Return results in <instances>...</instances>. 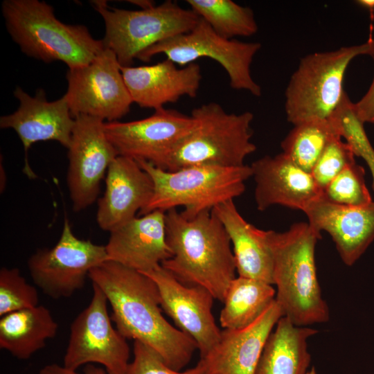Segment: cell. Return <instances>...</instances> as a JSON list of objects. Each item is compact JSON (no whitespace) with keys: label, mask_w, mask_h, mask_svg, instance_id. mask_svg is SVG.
Instances as JSON below:
<instances>
[{"label":"cell","mask_w":374,"mask_h":374,"mask_svg":"<svg viewBox=\"0 0 374 374\" xmlns=\"http://www.w3.org/2000/svg\"><path fill=\"white\" fill-rule=\"evenodd\" d=\"M260 48L259 42H244L222 37L200 18L190 32L150 46L141 53L136 59L148 62L154 55L163 54L166 59L184 66L197 59L208 57L226 71L231 88L244 90L259 97L261 87L251 76V65Z\"/></svg>","instance_id":"obj_9"},{"label":"cell","mask_w":374,"mask_h":374,"mask_svg":"<svg viewBox=\"0 0 374 374\" xmlns=\"http://www.w3.org/2000/svg\"><path fill=\"white\" fill-rule=\"evenodd\" d=\"M256 183L254 197L258 211L280 205L303 212L322 195L311 173L296 166L283 152L265 156L250 166Z\"/></svg>","instance_id":"obj_20"},{"label":"cell","mask_w":374,"mask_h":374,"mask_svg":"<svg viewBox=\"0 0 374 374\" xmlns=\"http://www.w3.org/2000/svg\"><path fill=\"white\" fill-rule=\"evenodd\" d=\"M359 5L368 9L369 10H374V0H359L356 1Z\"/></svg>","instance_id":"obj_37"},{"label":"cell","mask_w":374,"mask_h":374,"mask_svg":"<svg viewBox=\"0 0 374 374\" xmlns=\"http://www.w3.org/2000/svg\"><path fill=\"white\" fill-rule=\"evenodd\" d=\"M303 212L309 224L318 232L328 233L341 259L351 266L374 240V202L362 206L332 203L321 196Z\"/></svg>","instance_id":"obj_19"},{"label":"cell","mask_w":374,"mask_h":374,"mask_svg":"<svg viewBox=\"0 0 374 374\" xmlns=\"http://www.w3.org/2000/svg\"><path fill=\"white\" fill-rule=\"evenodd\" d=\"M322 197L340 205L362 206L373 202L364 179V169L353 163L346 167L323 190Z\"/></svg>","instance_id":"obj_30"},{"label":"cell","mask_w":374,"mask_h":374,"mask_svg":"<svg viewBox=\"0 0 374 374\" xmlns=\"http://www.w3.org/2000/svg\"><path fill=\"white\" fill-rule=\"evenodd\" d=\"M1 11L6 29L21 51L45 63L60 61L74 69L87 65L105 48L85 26L60 21L45 1L4 0Z\"/></svg>","instance_id":"obj_4"},{"label":"cell","mask_w":374,"mask_h":374,"mask_svg":"<svg viewBox=\"0 0 374 374\" xmlns=\"http://www.w3.org/2000/svg\"><path fill=\"white\" fill-rule=\"evenodd\" d=\"M166 212L156 210L134 217L110 232L108 260L144 273L172 256L166 241Z\"/></svg>","instance_id":"obj_22"},{"label":"cell","mask_w":374,"mask_h":374,"mask_svg":"<svg viewBox=\"0 0 374 374\" xmlns=\"http://www.w3.org/2000/svg\"><path fill=\"white\" fill-rule=\"evenodd\" d=\"M276 289L258 280L236 276L224 298L220 323L224 329L245 327L256 319L275 300Z\"/></svg>","instance_id":"obj_26"},{"label":"cell","mask_w":374,"mask_h":374,"mask_svg":"<svg viewBox=\"0 0 374 374\" xmlns=\"http://www.w3.org/2000/svg\"><path fill=\"white\" fill-rule=\"evenodd\" d=\"M283 317L275 299L251 324L221 330L217 344L199 362L204 374H254L266 342Z\"/></svg>","instance_id":"obj_16"},{"label":"cell","mask_w":374,"mask_h":374,"mask_svg":"<svg viewBox=\"0 0 374 374\" xmlns=\"http://www.w3.org/2000/svg\"><path fill=\"white\" fill-rule=\"evenodd\" d=\"M39 374H107L105 368L96 366L93 364L85 365L82 373L66 368L57 364H51L44 366L39 371Z\"/></svg>","instance_id":"obj_35"},{"label":"cell","mask_w":374,"mask_h":374,"mask_svg":"<svg viewBox=\"0 0 374 374\" xmlns=\"http://www.w3.org/2000/svg\"><path fill=\"white\" fill-rule=\"evenodd\" d=\"M63 96L73 118L87 115L118 121L133 103L114 53L104 48L87 65L69 69Z\"/></svg>","instance_id":"obj_12"},{"label":"cell","mask_w":374,"mask_h":374,"mask_svg":"<svg viewBox=\"0 0 374 374\" xmlns=\"http://www.w3.org/2000/svg\"><path fill=\"white\" fill-rule=\"evenodd\" d=\"M317 332L283 317L266 342L254 374H306L311 362L308 340Z\"/></svg>","instance_id":"obj_24"},{"label":"cell","mask_w":374,"mask_h":374,"mask_svg":"<svg viewBox=\"0 0 374 374\" xmlns=\"http://www.w3.org/2000/svg\"><path fill=\"white\" fill-rule=\"evenodd\" d=\"M92 286L89 305L71 324L62 366L77 371L83 365L98 364L107 374H125L130 363L127 339L113 327L105 294Z\"/></svg>","instance_id":"obj_10"},{"label":"cell","mask_w":374,"mask_h":374,"mask_svg":"<svg viewBox=\"0 0 374 374\" xmlns=\"http://www.w3.org/2000/svg\"><path fill=\"white\" fill-rule=\"evenodd\" d=\"M154 183L134 159L118 155L108 168L105 191L98 201L96 221L101 229L112 232L136 217L149 203Z\"/></svg>","instance_id":"obj_17"},{"label":"cell","mask_w":374,"mask_h":374,"mask_svg":"<svg viewBox=\"0 0 374 374\" xmlns=\"http://www.w3.org/2000/svg\"><path fill=\"white\" fill-rule=\"evenodd\" d=\"M143 274L155 283L163 311L179 330L194 340L200 358L204 357L221 334L212 313L213 296L202 286L182 283L161 265Z\"/></svg>","instance_id":"obj_15"},{"label":"cell","mask_w":374,"mask_h":374,"mask_svg":"<svg viewBox=\"0 0 374 374\" xmlns=\"http://www.w3.org/2000/svg\"><path fill=\"white\" fill-rule=\"evenodd\" d=\"M13 94L19 107L13 113L0 118V127L12 129L21 140L25 153L39 141H55L68 148L75 124L64 96L48 101L43 89L32 96L20 87Z\"/></svg>","instance_id":"obj_18"},{"label":"cell","mask_w":374,"mask_h":374,"mask_svg":"<svg viewBox=\"0 0 374 374\" xmlns=\"http://www.w3.org/2000/svg\"><path fill=\"white\" fill-rule=\"evenodd\" d=\"M39 305L37 288L29 284L17 268L0 270V317Z\"/></svg>","instance_id":"obj_31"},{"label":"cell","mask_w":374,"mask_h":374,"mask_svg":"<svg viewBox=\"0 0 374 374\" xmlns=\"http://www.w3.org/2000/svg\"><path fill=\"white\" fill-rule=\"evenodd\" d=\"M355 163L350 147L339 135L332 137L314 166L311 174L323 190L346 167Z\"/></svg>","instance_id":"obj_32"},{"label":"cell","mask_w":374,"mask_h":374,"mask_svg":"<svg viewBox=\"0 0 374 374\" xmlns=\"http://www.w3.org/2000/svg\"><path fill=\"white\" fill-rule=\"evenodd\" d=\"M370 51L368 55L374 61V39L368 40ZM355 108L359 118L364 123L374 124V77L366 93L356 103Z\"/></svg>","instance_id":"obj_34"},{"label":"cell","mask_w":374,"mask_h":374,"mask_svg":"<svg viewBox=\"0 0 374 374\" xmlns=\"http://www.w3.org/2000/svg\"><path fill=\"white\" fill-rule=\"evenodd\" d=\"M273 260L276 301L284 317L297 326L327 322L329 308L322 296L317 274L315 247L321 233L308 222L288 230L267 231Z\"/></svg>","instance_id":"obj_3"},{"label":"cell","mask_w":374,"mask_h":374,"mask_svg":"<svg viewBox=\"0 0 374 374\" xmlns=\"http://www.w3.org/2000/svg\"><path fill=\"white\" fill-rule=\"evenodd\" d=\"M128 1L132 4L139 6L141 8V10L148 9L156 6L154 1L149 0H132Z\"/></svg>","instance_id":"obj_36"},{"label":"cell","mask_w":374,"mask_h":374,"mask_svg":"<svg viewBox=\"0 0 374 374\" xmlns=\"http://www.w3.org/2000/svg\"><path fill=\"white\" fill-rule=\"evenodd\" d=\"M104 20L105 48L113 51L122 66H130L145 49L192 30L200 17L172 1L138 10L112 8L106 1H92Z\"/></svg>","instance_id":"obj_8"},{"label":"cell","mask_w":374,"mask_h":374,"mask_svg":"<svg viewBox=\"0 0 374 374\" xmlns=\"http://www.w3.org/2000/svg\"><path fill=\"white\" fill-rule=\"evenodd\" d=\"M212 211L229 235L238 276L273 285V260L267 231L244 220L233 200L223 202Z\"/></svg>","instance_id":"obj_23"},{"label":"cell","mask_w":374,"mask_h":374,"mask_svg":"<svg viewBox=\"0 0 374 374\" xmlns=\"http://www.w3.org/2000/svg\"><path fill=\"white\" fill-rule=\"evenodd\" d=\"M121 71L133 103L154 111L184 96L195 98L202 80L195 62L178 68L166 59L152 65L121 66Z\"/></svg>","instance_id":"obj_21"},{"label":"cell","mask_w":374,"mask_h":374,"mask_svg":"<svg viewBox=\"0 0 374 374\" xmlns=\"http://www.w3.org/2000/svg\"><path fill=\"white\" fill-rule=\"evenodd\" d=\"M195 125L176 146L163 170L194 166L240 167L256 150L250 112L229 113L215 102L193 109Z\"/></svg>","instance_id":"obj_6"},{"label":"cell","mask_w":374,"mask_h":374,"mask_svg":"<svg viewBox=\"0 0 374 374\" xmlns=\"http://www.w3.org/2000/svg\"><path fill=\"white\" fill-rule=\"evenodd\" d=\"M339 134L345 139L355 156L362 158L366 163L373 181L374 188V148L366 133L364 123L359 118L353 103L347 94L330 117Z\"/></svg>","instance_id":"obj_29"},{"label":"cell","mask_w":374,"mask_h":374,"mask_svg":"<svg viewBox=\"0 0 374 374\" xmlns=\"http://www.w3.org/2000/svg\"><path fill=\"white\" fill-rule=\"evenodd\" d=\"M306 374H318L315 368L314 367H312Z\"/></svg>","instance_id":"obj_38"},{"label":"cell","mask_w":374,"mask_h":374,"mask_svg":"<svg viewBox=\"0 0 374 374\" xmlns=\"http://www.w3.org/2000/svg\"><path fill=\"white\" fill-rule=\"evenodd\" d=\"M369 42L303 57L285 92L287 120L293 125L329 118L344 96L346 71L351 61L368 55Z\"/></svg>","instance_id":"obj_7"},{"label":"cell","mask_w":374,"mask_h":374,"mask_svg":"<svg viewBox=\"0 0 374 374\" xmlns=\"http://www.w3.org/2000/svg\"><path fill=\"white\" fill-rule=\"evenodd\" d=\"M74 118L66 182L73 210L78 212L96 202L101 180L118 154L106 135L103 121L87 115Z\"/></svg>","instance_id":"obj_14"},{"label":"cell","mask_w":374,"mask_h":374,"mask_svg":"<svg viewBox=\"0 0 374 374\" xmlns=\"http://www.w3.org/2000/svg\"><path fill=\"white\" fill-rule=\"evenodd\" d=\"M133 355L125 374H204L199 362L184 371L174 370L154 350L137 341L134 343Z\"/></svg>","instance_id":"obj_33"},{"label":"cell","mask_w":374,"mask_h":374,"mask_svg":"<svg viewBox=\"0 0 374 374\" xmlns=\"http://www.w3.org/2000/svg\"><path fill=\"white\" fill-rule=\"evenodd\" d=\"M336 135L339 134L330 118L303 122L294 125L281 141L282 152L311 173L326 146Z\"/></svg>","instance_id":"obj_27"},{"label":"cell","mask_w":374,"mask_h":374,"mask_svg":"<svg viewBox=\"0 0 374 374\" xmlns=\"http://www.w3.org/2000/svg\"><path fill=\"white\" fill-rule=\"evenodd\" d=\"M194 125L191 116L163 107L143 119L106 122L105 130L118 155L163 170L176 146Z\"/></svg>","instance_id":"obj_13"},{"label":"cell","mask_w":374,"mask_h":374,"mask_svg":"<svg viewBox=\"0 0 374 374\" xmlns=\"http://www.w3.org/2000/svg\"><path fill=\"white\" fill-rule=\"evenodd\" d=\"M89 278L105 294L112 321L126 339L149 346L174 370L189 363L197 345L163 317L158 288L149 276L107 260L91 269Z\"/></svg>","instance_id":"obj_1"},{"label":"cell","mask_w":374,"mask_h":374,"mask_svg":"<svg viewBox=\"0 0 374 374\" xmlns=\"http://www.w3.org/2000/svg\"><path fill=\"white\" fill-rule=\"evenodd\" d=\"M374 374V373H373Z\"/></svg>","instance_id":"obj_39"},{"label":"cell","mask_w":374,"mask_h":374,"mask_svg":"<svg viewBox=\"0 0 374 374\" xmlns=\"http://www.w3.org/2000/svg\"><path fill=\"white\" fill-rule=\"evenodd\" d=\"M194 12L219 35L233 39L250 37L258 31L253 10L232 0H187Z\"/></svg>","instance_id":"obj_28"},{"label":"cell","mask_w":374,"mask_h":374,"mask_svg":"<svg viewBox=\"0 0 374 374\" xmlns=\"http://www.w3.org/2000/svg\"><path fill=\"white\" fill-rule=\"evenodd\" d=\"M166 241L172 256L161 266L188 285L208 290L223 302L236 277L229 235L213 211L186 217L173 208L166 211Z\"/></svg>","instance_id":"obj_2"},{"label":"cell","mask_w":374,"mask_h":374,"mask_svg":"<svg viewBox=\"0 0 374 374\" xmlns=\"http://www.w3.org/2000/svg\"><path fill=\"white\" fill-rule=\"evenodd\" d=\"M58 325L44 305L8 313L0 319V348L21 360L29 359L55 337Z\"/></svg>","instance_id":"obj_25"},{"label":"cell","mask_w":374,"mask_h":374,"mask_svg":"<svg viewBox=\"0 0 374 374\" xmlns=\"http://www.w3.org/2000/svg\"><path fill=\"white\" fill-rule=\"evenodd\" d=\"M151 177L154 193L141 215L156 210L167 211L181 206L183 215L193 217L212 211L217 205L234 200L245 190L252 177L250 166L220 167L194 166L166 170L150 163L136 161Z\"/></svg>","instance_id":"obj_5"},{"label":"cell","mask_w":374,"mask_h":374,"mask_svg":"<svg viewBox=\"0 0 374 374\" xmlns=\"http://www.w3.org/2000/svg\"><path fill=\"white\" fill-rule=\"evenodd\" d=\"M107 260L105 246L78 238L65 217L57 242L38 249L28 258V267L34 283L47 296L59 299L82 289L91 269Z\"/></svg>","instance_id":"obj_11"}]
</instances>
